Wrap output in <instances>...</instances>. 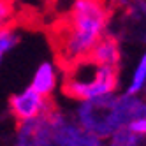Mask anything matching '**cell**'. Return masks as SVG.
I'll return each mask as SVG.
<instances>
[{"label": "cell", "instance_id": "6da1fadb", "mask_svg": "<svg viewBox=\"0 0 146 146\" xmlns=\"http://www.w3.org/2000/svg\"><path fill=\"white\" fill-rule=\"evenodd\" d=\"M114 11L109 0H70L67 4L51 34L62 69L90 56L93 46L109 32Z\"/></svg>", "mask_w": 146, "mask_h": 146}, {"label": "cell", "instance_id": "7a4b0ae2", "mask_svg": "<svg viewBox=\"0 0 146 146\" xmlns=\"http://www.w3.org/2000/svg\"><path fill=\"white\" fill-rule=\"evenodd\" d=\"M141 104L143 99L139 95L118 92L113 95L78 102L72 116L85 130L97 135L102 141H108L113 134L129 127Z\"/></svg>", "mask_w": 146, "mask_h": 146}, {"label": "cell", "instance_id": "3957f363", "mask_svg": "<svg viewBox=\"0 0 146 146\" xmlns=\"http://www.w3.org/2000/svg\"><path fill=\"white\" fill-rule=\"evenodd\" d=\"M120 67H108L85 58L62 69V92L76 102L118 93Z\"/></svg>", "mask_w": 146, "mask_h": 146}, {"label": "cell", "instance_id": "277c9868", "mask_svg": "<svg viewBox=\"0 0 146 146\" xmlns=\"http://www.w3.org/2000/svg\"><path fill=\"white\" fill-rule=\"evenodd\" d=\"M48 116L53 127V146H102L106 143L85 130L72 114L58 109L56 106Z\"/></svg>", "mask_w": 146, "mask_h": 146}, {"label": "cell", "instance_id": "5b68a950", "mask_svg": "<svg viewBox=\"0 0 146 146\" xmlns=\"http://www.w3.org/2000/svg\"><path fill=\"white\" fill-rule=\"evenodd\" d=\"M55 104L51 97H46L42 93L35 92L32 86H27L21 92L13 93L9 97V111L16 121H27L46 116L53 111Z\"/></svg>", "mask_w": 146, "mask_h": 146}, {"label": "cell", "instance_id": "8992f818", "mask_svg": "<svg viewBox=\"0 0 146 146\" xmlns=\"http://www.w3.org/2000/svg\"><path fill=\"white\" fill-rule=\"evenodd\" d=\"M16 146H53V127H51L49 116H40L27 121H18Z\"/></svg>", "mask_w": 146, "mask_h": 146}, {"label": "cell", "instance_id": "52a82bcc", "mask_svg": "<svg viewBox=\"0 0 146 146\" xmlns=\"http://www.w3.org/2000/svg\"><path fill=\"white\" fill-rule=\"evenodd\" d=\"M62 67L58 62H51V60H44L37 65L32 81L28 86H32L35 92L42 93L46 97H51L56 92L58 85L62 83Z\"/></svg>", "mask_w": 146, "mask_h": 146}, {"label": "cell", "instance_id": "ba28073f", "mask_svg": "<svg viewBox=\"0 0 146 146\" xmlns=\"http://www.w3.org/2000/svg\"><path fill=\"white\" fill-rule=\"evenodd\" d=\"M88 58L93 60L95 64H100V65L120 67V64H121V42H120V39L114 34L108 32L93 46Z\"/></svg>", "mask_w": 146, "mask_h": 146}, {"label": "cell", "instance_id": "9c48e42d", "mask_svg": "<svg viewBox=\"0 0 146 146\" xmlns=\"http://www.w3.org/2000/svg\"><path fill=\"white\" fill-rule=\"evenodd\" d=\"M144 88H146V48L139 55V60L135 62L125 92L130 95H141V93H144Z\"/></svg>", "mask_w": 146, "mask_h": 146}, {"label": "cell", "instance_id": "30bf717a", "mask_svg": "<svg viewBox=\"0 0 146 146\" xmlns=\"http://www.w3.org/2000/svg\"><path fill=\"white\" fill-rule=\"evenodd\" d=\"M21 40V32L16 23L0 27V67H2L5 56L19 44Z\"/></svg>", "mask_w": 146, "mask_h": 146}, {"label": "cell", "instance_id": "8fae6325", "mask_svg": "<svg viewBox=\"0 0 146 146\" xmlns=\"http://www.w3.org/2000/svg\"><path fill=\"white\" fill-rule=\"evenodd\" d=\"M143 141H144V137L132 132L129 127H125V129L118 130L116 134H113L106 143L109 146H143Z\"/></svg>", "mask_w": 146, "mask_h": 146}, {"label": "cell", "instance_id": "7c38bea8", "mask_svg": "<svg viewBox=\"0 0 146 146\" xmlns=\"http://www.w3.org/2000/svg\"><path fill=\"white\" fill-rule=\"evenodd\" d=\"M125 14L134 23H144L146 21V0H129L123 7Z\"/></svg>", "mask_w": 146, "mask_h": 146}, {"label": "cell", "instance_id": "4fadbf2b", "mask_svg": "<svg viewBox=\"0 0 146 146\" xmlns=\"http://www.w3.org/2000/svg\"><path fill=\"white\" fill-rule=\"evenodd\" d=\"M16 23V4L14 0H0V27Z\"/></svg>", "mask_w": 146, "mask_h": 146}, {"label": "cell", "instance_id": "5bb4252c", "mask_svg": "<svg viewBox=\"0 0 146 146\" xmlns=\"http://www.w3.org/2000/svg\"><path fill=\"white\" fill-rule=\"evenodd\" d=\"M109 2H111V4L114 5V9H121V7H123L125 4L129 2V0H109Z\"/></svg>", "mask_w": 146, "mask_h": 146}, {"label": "cell", "instance_id": "9a60e30c", "mask_svg": "<svg viewBox=\"0 0 146 146\" xmlns=\"http://www.w3.org/2000/svg\"><path fill=\"white\" fill-rule=\"evenodd\" d=\"M102 146H109V144H108V143H104V144H102Z\"/></svg>", "mask_w": 146, "mask_h": 146}]
</instances>
